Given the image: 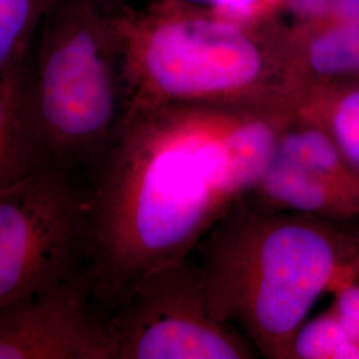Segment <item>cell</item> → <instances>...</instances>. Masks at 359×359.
I'll return each instance as SVG.
<instances>
[{
	"instance_id": "1",
	"label": "cell",
	"mask_w": 359,
	"mask_h": 359,
	"mask_svg": "<svg viewBox=\"0 0 359 359\" xmlns=\"http://www.w3.org/2000/svg\"><path fill=\"white\" fill-rule=\"evenodd\" d=\"M294 111L168 104L124 116L83 172L87 268L103 314L145 276L191 256L244 203Z\"/></svg>"
},
{
	"instance_id": "2",
	"label": "cell",
	"mask_w": 359,
	"mask_h": 359,
	"mask_svg": "<svg viewBox=\"0 0 359 359\" xmlns=\"http://www.w3.org/2000/svg\"><path fill=\"white\" fill-rule=\"evenodd\" d=\"M359 249V222L271 210L245 200L193 255L208 305L258 357L290 359L295 334Z\"/></svg>"
},
{
	"instance_id": "3",
	"label": "cell",
	"mask_w": 359,
	"mask_h": 359,
	"mask_svg": "<svg viewBox=\"0 0 359 359\" xmlns=\"http://www.w3.org/2000/svg\"><path fill=\"white\" fill-rule=\"evenodd\" d=\"M108 20L121 55L127 114L168 104L295 107L299 88L280 23L249 26L213 13L128 4L109 11Z\"/></svg>"
},
{
	"instance_id": "4",
	"label": "cell",
	"mask_w": 359,
	"mask_h": 359,
	"mask_svg": "<svg viewBox=\"0 0 359 359\" xmlns=\"http://www.w3.org/2000/svg\"><path fill=\"white\" fill-rule=\"evenodd\" d=\"M28 90L50 164L84 172L127 114L108 13L92 0H56L29 53Z\"/></svg>"
},
{
	"instance_id": "5",
	"label": "cell",
	"mask_w": 359,
	"mask_h": 359,
	"mask_svg": "<svg viewBox=\"0 0 359 359\" xmlns=\"http://www.w3.org/2000/svg\"><path fill=\"white\" fill-rule=\"evenodd\" d=\"M88 222L75 172L46 164L0 192V308L87 268Z\"/></svg>"
},
{
	"instance_id": "6",
	"label": "cell",
	"mask_w": 359,
	"mask_h": 359,
	"mask_svg": "<svg viewBox=\"0 0 359 359\" xmlns=\"http://www.w3.org/2000/svg\"><path fill=\"white\" fill-rule=\"evenodd\" d=\"M104 317L114 359L258 358L212 314L193 253L145 276Z\"/></svg>"
},
{
	"instance_id": "7",
	"label": "cell",
	"mask_w": 359,
	"mask_h": 359,
	"mask_svg": "<svg viewBox=\"0 0 359 359\" xmlns=\"http://www.w3.org/2000/svg\"><path fill=\"white\" fill-rule=\"evenodd\" d=\"M0 359H114L88 268L0 308Z\"/></svg>"
},
{
	"instance_id": "8",
	"label": "cell",
	"mask_w": 359,
	"mask_h": 359,
	"mask_svg": "<svg viewBox=\"0 0 359 359\" xmlns=\"http://www.w3.org/2000/svg\"><path fill=\"white\" fill-rule=\"evenodd\" d=\"M283 51L301 90L359 81V18L281 25Z\"/></svg>"
},
{
	"instance_id": "9",
	"label": "cell",
	"mask_w": 359,
	"mask_h": 359,
	"mask_svg": "<svg viewBox=\"0 0 359 359\" xmlns=\"http://www.w3.org/2000/svg\"><path fill=\"white\" fill-rule=\"evenodd\" d=\"M246 200L271 210L359 222L358 193L276 154Z\"/></svg>"
},
{
	"instance_id": "10",
	"label": "cell",
	"mask_w": 359,
	"mask_h": 359,
	"mask_svg": "<svg viewBox=\"0 0 359 359\" xmlns=\"http://www.w3.org/2000/svg\"><path fill=\"white\" fill-rule=\"evenodd\" d=\"M28 60L0 75V192L50 164L29 103Z\"/></svg>"
},
{
	"instance_id": "11",
	"label": "cell",
	"mask_w": 359,
	"mask_h": 359,
	"mask_svg": "<svg viewBox=\"0 0 359 359\" xmlns=\"http://www.w3.org/2000/svg\"><path fill=\"white\" fill-rule=\"evenodd\" d=\"M295 111L326 129L359 175V81L301 90Z\"/></svg>"
},
{
	"instance_id": "12",
	"label": "cell",
	"mask_w": 359,
	"mask_h": 359,
	"mask_svg": "<svg viewBox=\"0 0 359 359\" xmlns=\"http://www.w3.org/2000/svg\"><path fill=\"white\" fill-rule=\"evenodd\" d=\"M56 0H0V75L25 62Z\"/></svg>"
},
{
	"instance_id": "13",
	"label": "cell",
	"mask_w": 359,
	"mask_h": 359,
	"mask_svg": "<svg viewBox=\"0 0 359 359\" xmlns=\"http://www.w3.org/2000/svg\"><path fill=\"white\" fill-rule=\"evenodd\" d=\"M290 359H359V345L330 306L302 323Z\"/></svg>"
},
{
	"instance_id": "14",
	"label": "cell",
	"mask_w": 359,
	"mask_h": 359,
	"mask_svg": "<svg viewBox=\"0 0 359 359\" xmlns=\"http://www.w3.org/2000/svg\"><path fill=\"white\" fill-rule=\"evenodd\" d=\"M283 0H154L148 7L156 10H193L249 26L276 22Z\"/></svg>"
},
{
	"instance_id": "15",
	"label": "cell",
	"mask_w": 359,
	"mask_h": 359,
	"mask_svg": "<svg viewBox=\"0 0 359 359\" xmlns=\"http://www.w3.org/2000/svg\"><path fill=\"white\" fill-rule=\"evenodd\" d=\"M280 15L287 16L290 23L354 19L359 18V0H283Z\"/></svg>"
},
{
	"instance_id": "16",
	"label": "cell",
	"mask_w": 359,
	"mask_h": 359,
	"mask_svg": "<svg viewBox=\"0 0 359 359\" xmlns=\"http://www.w3.org/2000/svg\"><path fill=\"white\" fill-rule=\"evenodd\" d=\"M332 305L347 333L359 345V281L344 283L333 292Z\"/></svg>"
},
{
	"instance_id": "17",
	"label": "cell",
	"mask_w": 359,
	"mask_h": 359,
	"mask_svg": "<svg viewBox=\"0 0 359 359\" xmlns=\"http://www.w3.org/2000/svg\"><path fill=\"white\" fill-rule=\"evenodd\" d=\"M351 281H359V249L358 252L355 253V256L353 257V259L350 261V264L347 265L342 285L351 283Z\"/></svg>"
},
{
	"instance_id": "18",
	"label": "cell",
	"mask_w": 359,
	"mask_h": 359,
	"mask_svg": "<svg viewBox=\"0 0 359 359\" xmlns=\"http://www.w3.org/2000/svg\"><path fill=\"white\" fill-rule=\"evenodd\" d=\"M92 1L107 13L115 11L123 6H127V0H92Z\"/></svg>"
}]
</instances>
